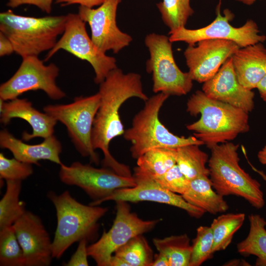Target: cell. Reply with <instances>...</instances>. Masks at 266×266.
<instances>
[{
  "mask_svg": "<svg viewBox=\"0 0 266 266\" xmlns=\"http://www.w3.org/2000/svg\"><path fill=\"white\" fill-rule=\"evenodd\" d=\"M0 146L9 150L16 159L32 165L38 166V162L41 160L59 165L62 164L60 158L62 144L54 134L44 138L40 143L29 144L4 129L0 132Z\"/></svg>",
  "mask_w": 266,
  "mask_h": 266,
  "instance_id": "obj_20",
  "label": "cell"
},
{
  "mask_svg": "<svg viewBox=\"0 0 266 266\" xmlns=\"http://www.w3.org/2000/svg\"><path fill=\"white\" fill-rule=\"evenodd\" d=\"M100 105L93 123L92 142L94 149L103 154V167L124 176H132L130 167L117 161L109 151L110 142L123 135L125 129L119 110L128 99L137 98L144 101L149 98L144 93L141 75L137 73H123L118 67L111 70L100 84Z\"/></svg>",
  "mask_w": 266,
  "mask_h": 266,
  "instance_id": "obj_1",
  "label": "cell"
},
{
  "mask_svg": "<svg viewBox=\"0 0 266 266\" xmlns=\"http://www.w3.org/2000/svg\"><path fill=\"white\" fill-rule=\"evenodd\" d=\"M113 255L122 260L127 266H151L154 259L153 251L142 234L130 239Z\"/></svg>",
  "mask_w": 266,
  "mask_h": 266,
  "instance_id": "obj_28",
  "label": "cell"
},
{
  "mask_svg": "<svg viewBox=\"0 0 266 266\" xmlns=\"http://www.w3.org/2000/svg\"><path fill=\"white\" fill-rule=\"evenodd\" d=\"M257 89L261 99L266 102V75L260 82Z\"/></svg>",
  "mask_w": 266,
  "mask_h": 266,
  "instance_id": "obj_40",
  "label": "cell"
},
{
  "mask_svg": "<svg viewBox=\"0 0 266 266\" xmlns=\"http://www.w3.org/2000/svg\"><path fill=\"white\" fill-rule=\"evenodd\" d=\"M186 110L200 118L186 126L193 135L209 149L230 142L250 129L249 115L243 110L208 97L202 91H197L188 99Z\"/></svg>",
  "mask_w": 266,
  "mask_h": 266,
  "instance_id": "obj_2",
  "label": "cell"
},
{
  "mask_svg": "<svg viewBox=\"0 0 266 266\" xmlns=\"http://www.w3.org/2000/svg\"><path fill=\"white\" fill-rule=\"evenodd\" d=\"M235 0L242 2L248 5H250L253 4L257 0Z\"/></svg>",
  "mask_w": 266,
  "mask_h": 266,
  "instance_id": "obj_43",
  "label": "cell"
},
{
  "mask_svg": "<svg viewBox=\"0 0 266 266\" xmlns=\"http://www.w3.org/2000/svg\"><path fill=\"white\" fill-rule=\"evenodd\" d=\"M231 58L239 83L250 90L257 88L266 75V48L263 43L240 47Z\"/></svg>",
  "mask_w": 266,
  "mask_h": 266,
  "instance_id": "obj_21",
  "label": "cell"
},
{
  "mask_svg": "<svg viewBox=\"0 0 266 266\" xmlns=\"http://www.w3.org/2000/svg\"><path fill=\"white\" fill-rule=\"evenodd\" d=\"M202 91L212 99L240 108L248 113L254 109V93L238 81L231 57L212 78L203 83Z\"/></svg>",
  "mask_w": 266,
  "mask_h": 266,
  "instance_id": "obj_18",
  "label": "cell"
},
{
  "mask_svg": "<svg viewBox=\"0 0 266 266\" xmlns=\"http://www.w3.org/2000/svg\"><path fill=\"white\" fill-rule=\"evenodd\" d=\"M100 103L98 92L90 96L75 97L68 104H49L43 108L44 112L65 126L78 153L97 165L100 158L92 145V133Z\"/></svg>",
  "mask_w": 266,
  "mask_h": 266,
  "instance_id": "obj_7",
  "label": "cell"
},
{
  "mask_svg": "<svg viewBox=\"0 0 266 266\" xmlns=\"http://www.w3.org/2000/svg\"><path fill=\"white\" fill-rule=\"evenodd\" d=\"M6 5L11 8H16L24 4L36 6L46 13H50L53 0H7Z\"/></svg>",
  "mask_w": 266,
  "mask_h": 266,
  "instance_id": "obj_36",
  "label": "cell"
},
{
  "mask_svg": "<svg viewBox=\"0 0 266 266\" xmlns=\"http://www.w3.org/2000/svg\"><path fill=\"white\" fill-rule=\"evenodd\" d=\"M5 192L0 200V229L13 225L26 212L20 200L22 181L7 180Z\"/></svg>",
  "mask_w": 266,
  "mask_h": 266,
  "instance_id": "obj_27",
  "label": "cell"
},
{
  "mask_svg": "<svg viewBox=\"0 0 266 266\" xmlns=\"http://www.w3.org/2000/svg\"><path fill=\"white\" fill-rule=\"evenodd\" d=\"M176 148H157L138 158L137 166L151 176L161 175L176 164Z\"/></svg>",
  "mask_w": 266,
  "mask_h": 266,
  "instance_id": "obj_29",
  "label": "cell"
},
{
  "mask_svg": "<svg viewBox=\"0 0 266 266\" xmlns=\"http://www.w3.org/2000/svg\"><path fill=\"white\" fill-rule=\"evenodd\" d=\"M224 12L225 15L223 16L218 9L216 18L203 28L188 29L184 27L170 31L169 40L171 42L182 41L194 45L203 39H223L233 41L242 48L263 43L266 40V36L260 33L257 23L253 20H248L241 27H234L230 23L233 14L229 9H226Z\"/></svg>",
  "mask_w": 266,
  "mask_h": 266,
  "instance_id": "obj_13",
  "label": "cell"
},
{
  "mask_svg": "<svg viewBox=\"0 0 266 266\" xmlns=\"http://www.w3.org/2000/svg\"><path fill=\"white\" fill-rule=\"evenodd\" d=\"M144 43L150 53L146 67L147 72L152 74L153 92L169 96L190 92L193 80L188 72L181 71L176 64L169 37L152 33L146 36Z\"/></svg>",
  "mask_w": 266,
  "mask_h": 266,
  "instance_id": "obj_8",
  "label": "cell"
},
{
  "mask_svg": "<svg viewBox=\"0 0 266 266\" xmlns=\"http://www.w3.org/2000/svg\"><path fill=\"white\" fill-rule=\"evenodd\" d=\"M238 144L227 142L210 148L208 165L213 188L223 197H241L257 209L265 204L261 185L239 165Z\"/></svg>",
  "mask_w": 266,
  "mask_h": 266,
  "instance_id": "obj_4",
  "label": "cell"
},
{
  "mask_svg": "<svg viewBox=\"0 0 266 266\" xmlns=\"http://www.w3.org/2000/svg\"><path fill=\"white\" fill-rule=\"evenodd\" d=\"M245 219L244 213H228L213 219L210 226L213 235V254L228 247L234 233L242 226Z\"/></svg>",
  "mask_w": 266,
  "mask_h": 266,
  "instance_id": "obj_26",
  "label": "cell"
},
{
  "mask_svg": "<svg viewBox=\"0 0 266 266\" xmlns=\"http://www.w3.org/2000/svg\"><path fill=\"white\" fill-rule=\"evenodd\" d=\"M209 176L190 180L189 187L182 195L190 204L211 214L227 211L229 206L224 197L213 190Z\"/></svg>",
  "mask_w": 266,
  "mask_h": 266,
  "instance_id": "obj_22",
  "label": "cell"
},
{
  "mask_svg": "<svg viewBox=\"0 0 266 266\" xmlns=\"http://www.w3.org/2000/svg\"><path fill=\"white\" fill-rule=\"evenodd\" d=\"M213 235L210 227L201 226L197 229L195 238L192 240V254L189 266H200L212 258Z\"/></svg>",
  "mask_w": 266,
  "mask_h": 266,
  "instance_id": "obj_32",
  "label": "cell"
},
{
  "mask_svg": "<svg viewBox=\"0 0 266 266\" xmlns=\"http://www.w3.org/2000/svg\"><path fill=\"white\" fill-rule=\"evenodd\" d=\"M66 15L65 30L54 47L49 51L44 61L49 60L60 50H64L77 58L89 62L95 73L94 81L101 83L108 73L117 67L116 59L100 51L87 32L85 22L78 14Z\"/></svg>",
  "mask_w": 266,
  "mask_h": 266,
  "instance_id": "obj_9",
  "label": "cell"
},
{
  "mask_svg": "<svg viewBox=\"0 0 266 266\" xmlns=\"http://www.w3.org/2000/svg\"><path fill=\"white\" fill-rule=\"evenodd\" d=\"M249 164L250 165L252 168L256 172H257L258 173H259L263 178L264 180H265L266 181V174L262 171L259 170L254 167L248 161Z\"/></svg>",
  "mask_w": 266,
  "mask_h": 266,
  "instance_id": "obj_42",
  "label": "cell"
},
{
  "mask_svg": "<svg viewBox=\"0 0 266 266\" xmlns=\"http://www.w3.org/2000/svg\"><path fill=\"white\" fill-rule=\"evenodd\" d=\"M133 176L136 185L115 190L101 201L109 200L138 202L153 201L173 206L185 210L191 217H201L206 212L187 202L179 194L171 192L161 186L147 173L137 166L133 169Z\"/></svg>",
  "mask_w": 266,
  "mask_h": 266,
  "instance_id": "obj_15",
  "label": "cell"
},
{
  "mask_svg": "<svg viewBox=\"0 0 266 266\" xmlns=\"http://www.w3.org/2000/svg\"><path fill=\"white\" fill-rule=\"evenodd\" d=\"M200 146L189 144L176 148V165L189 180L209 176V169L206 166L209 157L207 153L200 149Z\"/></svg>",
  "mask_w": 266,
  "mask_h": 266,
  "instance_id": "obj_24",
  "label": "cell"
},
{
  "mask_svg": "<svg viewBox=\"0 0 266 266\" xmlns=\"http://www.w3.org/2000/svg\"><path fill=\"white\" fill-rule=\"evenodd\" d=\"M0 266H25L23 251L13 225L0 229Z\"/></svg>",
  "mask_w": 266,
  "mask_h": 266,
  "instance_id": "obj_31",
  "label": "cell"
},
{
  "mask_svg": "<svg viewBox=\"0 0 266 266\" xmlns=\"http://www.w3.org/2000/svg\"><path fill=\"white\" fill-rule=\"evenodd\" d=\"M13 226L23 251L25 266H50L52 241L39 217L26 210Z\"/></svg>",
  "mask_w": 266,
  "mask_h": 266,
  "instance_id": "obj_17",
  "label": "cell"
},
{
  "mask_svg": "<svg viewBox=\"0 0 266 266\" xmlns=\"http://www.w3.org/2000/svg\"><path fill=\"white\" fill-rule=\"evenodd\" d=\"M153 242L157 251L167 258L169 266H189L192 248L187 234L155 238Z\"/></svg>",
  "mask_w": 266,
  "mask_h": 266,
  "instance_id": "obj_25",
  "label": "cell"
},
{
  "mask_svg": "<svg viewBox=\"0 0 266 266\" xmlns=\"http://www.w3.org/2000/svg\"><path fill=\"white\" fill-rule=\"evenodd\" d=\"M59 73V67L53 63L45 65L35 56L23 58L15 73L0 85V99L8 101L29 91L42 90L52 100L62 99L66 94L56 84Z\"/></svg>",
  "mask_w": 266,
  "mask_h": 266,
  "instance_id": "obj_11",
  "label": "cell"
},
{
  "mask_svg": "<svg viewBox=\"0 0 266 266\" xmlns=\"http://www.w3.org/2000/svg\"><path fill=\"white\" fill-rule=\"evenodd\" d=\"M164 23L174 31L186 25L188 19L194 13L190 0H163L157 3Z\"/></svg>",
  "mask_w": 266,
  "mask_h": 266,
  "instance_id": "obj_30",
  "label": "cell"
},
{
  "mask_svg": "<svg viewBox=\"0 0 266 266\" xmlns=\"http://www.w3.org/2000/svg\"><path fill=\"white\" fill-rule=\"evenodd\" d=\"M66 15L34 17L17 15L11 10L0 13V32L10 40L22 58L38 56L50 50L63 33Z\"/></svg>",
  "mask_w": 266,
  "mask_h": 266,
  "instance_id": "obj_5",
  "label": "cell"
},
{
  "mask_svg": "<svg viewBox=\"0 0 266 266\" xmlns=\"http://www.w3.org/2000/svg\"><path fill=\"white\" fill-rule=\"evenodd\" d=\"M151 266H169V262L164 255L159 252L154 256Z\"/></svg>",
  "mask_w": 266,
  "mask_h": 266,
  "instance_id": "obj_39",
  "label": "cell"
},
{
  "mask_svg": "<svg viewBox=\"0 0 266 266\" xmlns=\"http://www.w3.org/2000/svg\"><path fill=\"white\" fill-rule=\"evenodd\" d=\"M257 158L261 164L266 165V144L258 152Z\"/></svg>",
  "mask_w": 266,
  "mask_h": 266,
  "instance_id": "obj_41",
  "label": "cell"
},
{
  "mask_svg": "<svg viewBox=\"0 0 266 266\" xmlns=\"http://www.w3.org/2000/svg\"><path fill=\"white\" fill-rule=\"evenodd\" d=\"M33 172L32 165L19 161L14 157L6 158L0 153V178L7 180L22 181Z\"/></svg>",
  "mask_w": 266,
  "mask_h": 266,
  "instance_id": "obj_33",
  "label": "cell"
},
{
  "mask_svg": "<svg viewBox=\"0 0 266 266\" xmlns=\"http://www.w3.org/2000/svg\"><path fill=\"white\" fill-rule=\"evenodd\" d=\"M150 176L163 188L181 195L186 191L190 183L176 164L161 175Z\"/></svg>",
  "mask_w": 266,
  "mask_h": 266,
  "instance_id": "obj_34",
  "label": "cell"
},
{
  "mask_svg": "<svg viewBox=\"0 0 266 266\" xmlns=\"http://www.w3.org/2000/svg\"><path fill=\"white\" fill-rule=\"evenodd\" d=\"M105 0H56V3L61 6H67L75 4L93 8L96 6H100Z\"/></svg>",
  "mask_w": 266,
  "mask_h": 266,
  "instance_id": "obj_37",
  "label": "cell"
},
{
  "mask_svg": "<svg viewBox=\"0 0 266 266\" xmlns=\"http://www.w3.org/2000/svg\"><path fill=\"white\" fill-rule=\"evenodd\" d=\"M0 122L6 126L13 118H20L27 121L33 131H26L22 134V139L29 141L35 137L43 139L53 134L57 121L46 113L33 107L32 103L27 99L18 98L5 101L0 99Z\"/></svg>",
  "mask_w": 266,
  "mask_h": 266,
  "instance_id": "obj_19",
  "label": "cell"
},
{
  "mask_svg": "<svg viewBox=\"0 0 266 266\" xmlns=\"http://www.w3.org/2000/svg\"><path fill=\"white\" fill-rule=\"evenodd\" d=\"M88 240L81 239L79 241L77 248L69 260L65 265L66 266H89L87 257Z\"/></svg>",
  "mask_w": 266,
  "mask_h": 266,
  "instance_id": "obj_35",
  "label": "cell"
},
{
  "mask_svg": "<svg viewBox=\"0 0 266 266\" xmlns=\"http://www.w3.org/2000/svg\"><path fill=\"white\" fill-rule=\"evenodd\" d=\"M249 233L236 245L237 252L244 256L257 257L256 266H266V221L261 215L251 214Z\"/></svg>",
  "mask_w": 266,
  "mask_h": 266,
  "instance_id": "obj_23",
  "label": "cell"
},
{
  "mask_svg": "<svg viewBox=\"0 0 266 266\" xmlns=\"http://www.w3.org/2000/svg\"><path fill=\"white\" fill-rule=\"evenodd\" d=\"M47 197L56 212L57 224L52 241V257L59 259L75 242L83 239L88 241L96 235L98 221L108 208L82 204L67 191L60 195L50 191Z\"/></svg>",
  "mask_w": 266,
  "mask_h": 266,
  "instance_id": "obj_3",
  "label": "cell"
},
{
  "mask_svg": "<svg viewBox=\"0 0 266 266\" xmlns=\"http://www.w3.org/2000/svg\"><path fill=\"white\" fill-rule=\"evenodd\" d=\"M60 166L61 181L82 189L93 200L90 203L91 205H100L117 189L136 185L133 176H122L108 167L97 168L79 162H74L69 166L63 163Z\"/></svg>",
  "mask_w": 266,
  "mask_h": 266,
  "instance_id": "obj_12",
  "label": "cell"
},
{
  "mask_svg": "<svg viewBox=\"0 0 266 266\" xmlns=\"http://www.w3.org/2000/svg\"><path fill=\"white\" fill-rule=\"evenodd\" d=\"M119 0H105L97 8L80 5L78 15L90 25L91 39L95 46L105 53L111 50L118 53L129 46L132 37L122 32L116 24V13Z\"/></svg>",
  "mask_w": 266,
  "mask_h": 266,
  "instance_id": "obj_14",
  "label": "cell"
},
{
  "mask_svg": "<svg viewBox=\"0 0 266 266\" xmlns=\"http://www.w3.org/2000/svg\"><path fill=\"white\" fill-rule=\"evenodd\" d=\"M196 46L189 45L184 52L189 73L193 81L204 83L212 78L240 48L233 41L203 39Z\"/></svg>",
  "mask_w": 266,
  "mask_h": 266,
  "instance_id": "obj_16",
  "label": "cell"
},
{
  "mask_svg": "<svg viewBox=\"0 0 266 266\" xmlns=\"http://www.w3.org/2000/svg\"><path fill=\"white\" fill-rule=\"evenodd\" d=\"M116 203V216L111 228L104 231L100 238L87 247L88 256L98 266H110L114 252L133 237L148 232L155 227L160 219L144 220L131 212L127 201Z\"/></svg>",
  "mask_w": 266,
  "mask_h": 266,
  "instance_id": "obj_10",
  "label": "cell"
},
{
  "mask_svg": "<svg viewBox=\"0 0 266 266\" xmlns=\"http://www.w3.org/2000/svg\"><path fill=\"white\" fill-rule=\"evenodd\" d=\"M14 52V47L10 40L0 32V56L9 55Z\"/></svg>",
  "mask_w": 266,
  "mask_h": 266,
  "instance_id": "obj_38",
  "label": "cell"
},
{
  "mask_svg": "<svg viewBox=\"0 0 266 266\" xmlns=\"http://www.w3.org/2000/svg\"><path fill=\"white\" fill-rule=\"evenodd\" d=\"M169 96L159 93L144 101L143 108L133 116L131 126L125 130L123 138L130 142L133 158L137 159L147 151L157 148H177L189 145H204L195 136L174 134L162 123L159 114Z\"/></svg>",
  "mask_w": 266,
  "mask_h": 266,
  "instance_id": "obj_6",
  "label": "cell"
},
{
  "mask_svg": "<svg viewBox=\"0 0 266 266\" xmlns=\"http://www.w3.org/2000/svg\"><path fill=\"white\" fill-rule=\"evenodd\" d=\"M120 1H121V0H119Z\"/></svg>",
  "mask_w": 266,
  "mask_h": 266,
  "instance_id": "obj_44",
  "label": "cell"
}]
</instances>
